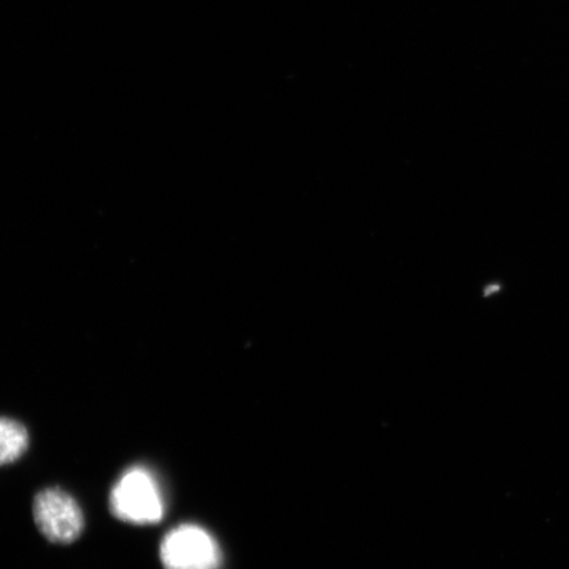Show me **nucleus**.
<instances>
[{
	"instance_id": "f257e3e1",
	"label": "nucleus",
	"mask_w": 569,
	"mask_h": 569,
	"mask_svg": "<svg viewBox=\"0 0 569 569\" xmlns=\"http://www.w3.org/2000/svg\"><path fill=\"white\" fill-rule=\"evenodd\" d=\"M109 505L113 517L131 525H156L166 516L158 479L142 466L128 468L120 476L111 489Z\"/></svg>"
},
{
	"instance_id": "f03ea898",
	"label": "nucleus",
	"mask_w": 569,
	"mask_h": 569,
	"mask_svg": "<svg viewBox=\"0 0 569 569\" xmlns=\"http://www.w3.org/2000/svg\"><path fill=\"white\" fill-rule=\"evenodd\" d=\"M160 560L163 569H220L222 551L208 530L182 523L162 538Z\"/></svg>"
},
{
	"instance_id": "7ed1b4c3",
	"label": "nucleus",
	"mask_w": 569,
	"mask_h": 569,
	"mask_svg": "<svg viewBox=\"0 0 569 569\" xmlns=\"http://www.w3.org/2000/svg\"><path fill=\"white\" fill-rule=\"evenodd\" d=\"M33 519L39 531L57 545H70L82 536L84 516L76 498L61 488L40 490L33 500Z\"/></svg>"
},
{
	"instance_id": "20e7f679",
	"label": "nucleus",
	"mask_w": 569,
	"mask_h": 569,
	"mask_svg": "<svg viewBox=\"0 0 569 569\" xmlns=\"http://www.w3.org/2000/svg\"><path fill=\"white\" fill-rule=\"evenodd\" d=\"M30 447V433L17 419L0 417V466L12 465Z\"/></svg>"
}]
</instances>
